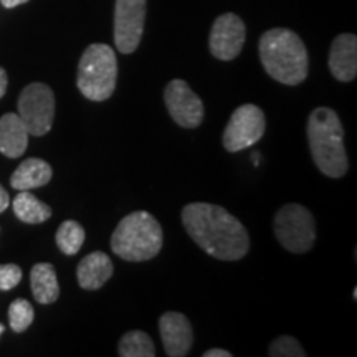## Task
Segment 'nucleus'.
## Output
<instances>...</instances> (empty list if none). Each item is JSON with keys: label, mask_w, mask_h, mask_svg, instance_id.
Returning a JSON list of instances; mask_svg holds the SVG:
<instances>
[{"label": "nucleus", "mask_w": 357, "mask_h": 357, "mask_svg": "<svg viewBox=\"0 0 357 357\" xmlns=\"http://www.w3.org/2000/svg\"><path fill=\"white\" fill-rule=\"evenodd\" d=\"M329 70L339 82L349 83L357 77V37L341 33L334 38L329 50Z\"/></svg>", "instance_id": "ddd939ff"}, {"label": "nucleus", "mask_w": 357, "mask_h": 357, "mask_svg": "<svg viewBox=\"0 0 357 357\" xmlns=\"http://www.w3.org/2000/svg\"><path fill=\"white\" fill-rule=\"evenodd\" d=\"M3 334V324H0V336Z\"/></svg>", "instance_id": "cd10ccee"}, {"label": "nucleus", "mask_w": 357, "mask_h": 357, "mask_svg": "<svg viewBox=\"0 0 357 357\" xmlns=\"http://www.w3.org/2000/svg\"><path fill=\"white\" fill-rule=\"evenodd\" d=\"M52 166L43 159L30 158L24 160L12 174L10 185L15 190H32L47 185L52 181Z\"/></svg>", "instance_id": "dca6fc26"}, {"label": "nucleus", "mask_w": 357, "mask_h": 357, "mask_svg": "<svg viewBox=\"0 0 357 357\" xmlns=\"http://www.w3.org/2000/svg\"><path fill=\"white\" fill-rule=\"evenodd\" d=\"M271 357H305L306 352L303 346L293 336H281L275 339L268 349Z\"/></svg>", "instance_id": "4be33fe9"}, {"label": "nucleus", "mask_w": 357, "mask_h": 357, "mask_svg": "<svg viewBox=\"0 0 357 357\" xmlns=\"http://www.w3.org/2000/svg\"><path fill=\"white\" fill-rule=\"evenodd\" d=\"M10 205V199H8V192L0 185V213L7 211V207Z\"/></svg>", "instance_id": "b1692460"}, {"label": "nucleus", "mask_w": 357, "mask_h": 357, "mask_svg": "<svg viewBox=\"0 0 357 357\" xmlns=\"http://www.w3.org/2000/svg\"><path fill=\"white\" fill-rule=\"evenodd\" d=\"M0 2H2V6L6 8H13L22 6V3H26L29 0H0Z\"/></svg>", "instance_id": "bb28decb"}, {"label": "nucleus", "mask_w": 357, "mask_h": 357, "mask_svg": "<svg viewBox=\"0 0 357 357\" xmlns=\"http://www.w3.org/2000/svg\"><path fill=\"white\" fill-rule=\"evenodd\" d=\"M162 243V227L158 218L144 211L124 217L111 236L113 253L126 261L151 260L159 255Z\"/></svg>", "instance_id": "20e7f679"}, {"label": "nucleus", "mask_w": 357, "mask_h": 357, "mask_svg": "<svg viewBox=\"0 0 357 357\" xmlns=\"http://www.w3.org/2000/svg\"><path fill=\"white\" fill-rule=\"evenodd\" d=\"M273 229L278 242L291 253H306L314 245L316 223L305 205H283L276 212Z\"/></svg>", "instance_id": "423d86ee"}, {"label": "nucleus", "mask_w": 357, "mask_h": 357, "mask_svg": "<svg viewBox=\"0 0 357 357\" xmlns=\"http://www.w3.org/2000/svg\"><path fill=\"white\" fill-rule=\"evenodd\" d=\"M169 114L178 126L194 129L204 121V102L184 79H172L164 89Z\"/></svg>", "instance_id": "9d476101"}, {"label": "nucleus", "mask_w": 357, "mask_h": 357, "mask_svg": "<svg viewBox=\"0 0 357 357\" xmlns=\"http://www.w3.org/2000/svg\"><path fill=\"white\" fill-rule=\"evenodd\" d=\"M12 207L17 218L25 223H43L52 217V208L29 190H20Z\"/></svg>", "instance_id": "a211bd4d"}, {"label": "nucleus", "mask_w": 357, "mask_h": 357, "mask_svg": "<svg viewBox=\"0 0 357 357\" xmlns=\"http://www.w3.org/2000/svg\"><path fill=\"white\" fill-rule=\"evenodd\" d=\"M7 84H8V78H7V71L0 66V100H2L3 95L7 91Z\"/></svg>", "instance_id": "393cba45"}, {"label": "nucleus", "mask_w": 357, "mask_h": 357, "mask_svg": "<svg viewBox=\"0 0 357 357\" xmlns=\"http://www.w3.org/2000/svg\"><path fill=\"white\" fill-rule=\"evenodd\" d=\"M84 229L75 220H66L56 230V245L65 255L73 257L84 243Z\"/></svg>", "instance_id": "aec40b11"}, {"label": "nucleus", "mask_w": 357, "mask_h": 357, "mask_svg": "<svg viewBox=\"0 0 357 357\" xmlns=\"http://www.w3.org/2000/svg\"><path fill=\"white\" fill-rule=\"evenodd\" d=\"M182 223L205 253L222 261L242 260L250 250L248 231L220 205L194 202L182 208Z\"/></svg>", "instance_id": "f257e3e1"}, {"label": "nucleus", "mask_w": 357, "mask_h": 357, "mask_svg": "<svg viewBox=\"0 0 357 357\" xmlns=\"http://www.w3.org/2000/svg\"><path fill=\"white\" fill-rule=\"evenodd\" d=\"M29 131L17 113H7L0 118V153L10 159L20 158L29 146Z\"/></svg>", "instance_id": "2eb2a0df"}, {"label": "nucleus", "mask_w": 357, "mask_h": 357, "mask_svg": "<svg viewBox=\"0 0 357 357\" xmlns=\"http://www.w3.org/2000/svg\"><path fill=\"white\" fill-rule=\"evenodd\" d=\"M247 30L243 20L235 13H223L213 22L208 47L217 60L231 61L242 52Z\"/></svg>", "instance_id": "9b49d317"}, {"label": "nucleus", "mask_w": 357, "mask_h": 357, "mask_svg": "<svg viewBox=\"0 0 357 357\" xmlns=\"http://www.w3.org/2000/svg\"><path fill=\"white\" fill-rule=\"evenodd\" d=\"M307 141L314 164L324 176L342 177L349 169L344 129L336 111L331 108H316L307 118Z\"/></svg>", "instance_id": "7ed1b4c3"}, {"label": "nucleus", "mask_w": 357, "mask_h": 357, "mask_svg": "<svg viewBox=\"0 0 357 357\" xmlns=\"http://www.w3.org/2000/svg\"><path fill=\"white\" fill-rule=\"evenodd\" d=\"M147 0H116L114 45L119 53L129 55L139 47L144 33Z\"/></svg>", "instance_id": "1a4fd4ad"}, {"label": "nucleus", "mask_w": 357, "mask_h": 357, "mask_svg": "<svg viewBox=\"0 0 357 357\" xmlns=\"http://www.w3.org/2000/svg\"><path fill=\"white\" fill-rule=\"evenodd\" d=\"M35 311L33 306L26 300H15L8 307V323H10L12 331L24 333L29 329V326L33 323Z\"/></svg>", "instance_id": "412c9836"}, {"label": "nucleus", "mask_w": 357, "mask_h": 357, "mask_svg": "<svg viewBox=\"0 0 357 357\" xmlns=\"http://www.w3.org/2000/svg\"><path fill=\"white\" fill-rule=\"evenodd\" d=\"M114 266L111 258L102 252L89 253L79 261L77 268L78 283L83 289H100L113 276Z\"/></svg>", "instance_id": "4468645a"}, {"label": "nucleus", "mask_w": 357, "mask_h": 357, "mask_svg": "<svg viewBox=\"0 0 357 357\" xmlns=\"http://www.w3.org/2000/svg\"><path fill=\"white\" fill-rule=\"evenodd\" d=\"M30 284H32L33 298L40 305H52L60 296L56 271L50 263H37L30 271Z\"/></svg>", "instance_id": "f3484780"}, {"label": "nucleus", "mask_w": 357, "mask_h": 357, "mask_svg": "<svg viewBox=\"0 0 357 357\" xmlns=\"http://www.w3.org/2000/svg\"><path fill=\"white\" fill-rule=\"evenodd\" d=\"M118 354L121 357H154V342L144 331H129L119 341Z\"/></svg>", "instance_id": "6ab92c4d"}, {"label": "nucleus", "mask_w": 357, "mask_h": 357, "mask_svg": "<svg viewBox=\"0 0 357 357\" xmlns=\"http://www.w3.org/2000/svg\"><path fill=\"white\" fill-rule=\"evenodd\" d=\"M159 333L162 337L164 351L169 357H184L189 354L194 342L192 324L182 312L169 311L160 316Z\"/></svg>", "instance_id": "f8f14e48"}, {"label": "nucleus", "mask_w": 357, "mask_h": 357, "mask_svg": "<svg viewBox=\"0 0 357 357\" xmlns=\"http://www.w3.org/2000/svg\"><path fill=\"white\" fill-rule=\"evenodd\" d=\"M22 280V268L7 263V265H0V289L8 291V289L15 288Z\"/></svg>", "instance_id": "5701e85b"}, {"label": "nucleus", "mask_w": 357, "mask_h": 357, "mask_svg": "<svg viewBox=\"0 0 357 357\" xmlns=\"http://www.w3.org/2000/svg\"><path fill=\"white\" fill-rule=\"evenodd\" d=\"M204 357H231V352L225 349H208L204 352Z\"/></svg>", "instance_id": "a878e982"}, {"label": "nucleus", "mask_w": 357, "mask_h": 357, "mask_svg": "<svg viewBox=\"0 0 357 357\" xmlns=\"http://www.w3.org/2000/svg\"><path fill=\"white\" fill-rule=\"evenodd\" d=\"M266 129V118L257 105H243L231 113L223 131V147L229 153H240L257 144Z\"/></svg>", "instance_id": "6e6552de"}, {"label": "nucleus", "mask_w": 357, "mask_h": 357, "mask_svg": "<svg viewBox=\"0 0 357 357\" xmlns=\"http://www.w3.org/2000/svg\"><path fill=\"white\" fill-rule=\"evenodd\" d=\"M258 50L268 77L288 86L300 84L306 79L310 71V56L303 40L291 30H268L261 35Z\"/></svg>", "instance_id": "f03ea898"}, {"label": "nucleus", "mask_w": 357, "mask_h": 357, "mask_svg": "<svg viewBox=\"0 0 357 357\" xmlns=\"http://www.w3.org/2000/svg\"><path fill=\"white\" fill-rule=\"evenodd\" d=\"M118 60L106 43H93L83 52L78 65L77 84L82 95L91 101H106L114 93Z\"/></svg>", "instance_id": "39448f33"}, {"label": "nucleus", "mask_w": 357, "mask_h": 357, "mask_svg": "<svg viewBox=\"0 0 357 357\" xmlns=\"http://www.w3.org/2000/svg\"><path fill=\"white\" fill-rule=\"evenodd\" d=\"M30 136H45L50 132L55 119V95L45 83H32L22 89L19 113Z\"/></svg>", "instance_id": "0eeeda50"}]
</instances>
